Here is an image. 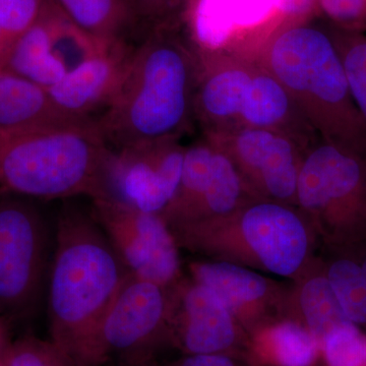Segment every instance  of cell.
<instances>
[{
  "instance_id": "4dcf8cb0",
  "label": "cell",
  "mask_w": 366,
  "mask_h": 366,
  "mask_svg": "<svg viewBox=\"0 0 366 366\" xmlns=\"http://www.w3.org/2000/svg\"><path fill=\"white\" fill-rule=\"evenodd\" d=\"M320 16L347 31L366 30V0H317Z\"/></svg>"
},
{
  "instance_id": "2e32d148",
  "label": "cell",
  "mask_w": 366,
  "mask_h": 366,
  "mask_svg": "<svg viewBox=\"0 0 366 366\" xmlns=\"http://www.w3.org/2000/svg\"><path fill=\"white\" fill-rule=\"evenodd\" d=\"M282 0H192L184 18L190 37L204 50L237 38L264 40L281 23Z\"/></svg>"
},
{
  "instance_id": "7402d4cb",
  "label": "cell",
  "mask_w": 366,
  "mask_h": 366,
  "mask_svg": "<svg viewBox=\"0 0 366 366\" xmlns=\"http://www.w3.org/2000/svg\"><path fill=\"white\" fill-rule=\"evenodd\" d=\"M61 13L92 39L105 45L134 35L129 0H53Z\"/></svg>"
},
{
  "instance_id": "ffe728a7",
  "label": "cell",
  "mask_w": 366,
  "mask_h": 366,
  "mask_svg": "<svg viewBox=\"0 0 366 366\" xmlns=\"http://www.w3.org/2000/svg\"><path fill=\"white\" fill-rule=\"evenodd\" d=\"M247 355L254 366H315L320 345L300 320L285 317L249 333Z\"/></svg>"
},
{
  "instance_id": "4316f807",
  "label": "cell",
  "mask_w": 366,
  "mask_h": 366,
  "mask_svg": "<svg viewBox=\"0 0 366 366\" xmlns=\"http://www.w3.org/2000/svg\"><path fill=\"white\" fill-rule=\"evenodd\" d=\"M51 0H0V66Z\"/></svg>"
},
{
  "instance_id": "8992f818",
  "label": "cell",
  "mask_w": 366,
  "mask_h": 366,
  "mask_svg": "<svg viewBox=\"0 0 366 366\" xmlns=\"http://www.w3.org/2000/svg\"><path fill=\"white\" fill-rule=\"evenodd\" d=\"M296 206L333 245L366 236V154L319 139L301 163Z\"/></svg>"
},
{
  "instance_id": "1f68e13d",
  "label": "cell",
  "mask_w": 366,
  "mask_h": 366,
  "mask_svg": "<svg viewBox=\"0 0 366 366\" xmlns=\"http://www.w3.org/2000/svg\"><path fill=\"white\" fill-rule=\"evenodd\" d=\"M168 366H254L245 354H190Z\"/></svg>"
},
{
  "instance_id": "83f0119b",
  "label": "cell",
  "mask_w": 366,
  "mask_h": 366,
  "mask_svg": "<svg viewBox=\"0 0 366 366\" xmlns=\"http://www.w3.org/2000/svg\"><path fill=\"white\" fill-rule=\"evenodd\" d=\"M320 345L325 366H366V331L353 322L334 327Z\"/></svg>"
},
{
  "instance_id": "7c38bea8",
  "label": "cell",
  "mask_w": 366,
  "mask_h": 366,
  "mask_svg": "<svg viewBox=\"0 0 366 366\" xmlns=\"http://www.w3.org/2000/svg\"><path fill=\"white\" fill-rule=\"evenodd\" d=\"M107 46L81 32L51 0L2 67L48 90L81 60Z\"/></svg>"
},
{
  "instance_id": "484cf974",
  "label": "cell",
  "mask_w": 366,
  "mask_h": 366,
  "mask_svg": "<svg viewBox=\"0 0 366 366\" xmlns=\"http://www.w3.org/2000/svg\"><path fill=\"white\" fill-rule=\"evenodd\" d=\"M329 25L340 53L354 102L366 124V36L362 32Z\"/></svg>"
},
{
  "instance_id": "9c48e42d",
  "label": "cell",
  "mask_w": 366,
  "mask_h": 366,
  "mask_svg": "<svg viewBox=\"0 0 366 366\" xmlns=\"http://www.w3.org/2000/svg\"><path fill=\"white\" fill-rule=\"evenodd\" d=\"M184 152L179 139L110 148L98 199L162 214L177 196Z\"/></svg>"
},
{
  "instance_id": "277c9868",
  "label": "cell",
  "mask_w": 366,
  "mask_h": 366,
  "mask_svg": "<svg viewBox=\"0 0 366 366\" xmlns=\"http://www.w3.org/2000/svg\"><path fill=\"white\" fill-rule=\"evenodd\" d=\"M178 247L257 272L298 279L317 237L297 207L254 197L227 216L170 228Z\"/></svg>"
},
{
  "instance_id": "e575fe53",
  "label": "cell",
  "mask_w": 366,
  "mask_h": 366,
  "mask_svg": "<svg viewBox=\"0 0 366 366\" xmlns=\"http://www.w3.org/2000/svg\"><path fill=\"white\" fill-rule=\"evenodd\" d=\"M358 262H360L361 268L363 269V271H365V273L366 274V254L365 257H362V259H361V261Z\"/></svg>"
},
{
  "instance_id": "f546056e",
  "label": "cell",
  "mask_w": 366,
  "mask_h": 366,
  "mask_svg": "<svg viewBox=\"0 0 366 366\" xmlns=\"http://www.w3.org/2000/svg\"><path fill=\"white\" fill-rule=\"evenodd\" d=\"M192 0H129L134 35L142 38L162 26L182 25Z\"/></svg>"
},
{
  "instance_id": "3957f363",
  "label": "cell",
  "mask_w": 366,
  "mask_h": 366,
  "mask_svg": "<svg viewBox=\"0 0 366 366\" xmlns=\"http://www.w3.org/2000/svg\"><path fill=\"white\" fill-rule=\"evenodd\" d=\"M257 54L255 61L285 86L320 139L366 154V124L330 25L280 23Z\"/></svg>"
},
{
  "instance_id": "74e56055",
  "label": "cell",
  "mask_w": 366,
  "mask_h": 366,
  "mask_svg": "<svg viewBox=\"0 0 366 366\" xmlns=\"http://www.w3.org/2000/svg\"><path fill=\"white\" fill-rule=\"evenodd\" d=\"M112 366H113V365H112Z\"/></svg>"
},
{
  "instance_id": "d590c367",
  "label": "cell",
  "mask_w": 366,
  "mask_h": 366,
  "mask_svg": "<svg viewBox=\"0 0 366 366\" xmlns=\"http://www.w3.org/2000/svg\"><path fill=\"white\" fill-rule=\"evenodd\" d=\"M136 366H159V365H155V363H154L153 360H150V361H147V362L141 363V365H136Z\"/></svg>"
},
{
  "instance_id": "603a6c76",
  "label": "cell",
  "mask_w": 366,
  "mask_h": 366,
  "mask_svg": "<svg viewBox=\"0 0 366 366\" xmlns=\"http://www.w3.org/2000/svg\"><path fill=\"white\" fill-rule=\"evenodd\" d=\"M214 154L215 147L204 136L185 148L177 196L161 214L169 228L189 223L196 215L211 182Z\"/></svg>"
},
{
  "instance_id": "5bb4252c",
  "label": "cell",
  "mask_w": 366,
  "mask_h": 366,
  "mask_svg": "<svg viewBox=\"0 0 366 366\" xmlns=\"http://www.w3.org/2000/svg\"><path fill=\"white\" fill-rule=\"evenodd\" d=\"M192 279L215 293L247 334L288 317L291 293L259 272L223 261L190 264Z\"/></svg>"
},
{
  "instance_id": "836d02e7",
  "label": "cell",
  "mask_w": 366,
  "mask_h": 366,
  "mask_svg": "<svg viewBox=\"0 0 366 366\" xmlns=\"http://www.w3.org/2000/svg\"><path fill=\"white\" fill-rule=\"evenodd\" d=\"M13 341L9 337V329L6 320L0 315V365H4L6 360L7 352H9V347H11Z\"/></svg>"
},
{
  "instance_id": "9a60e30c",
  "label": "cell",
  "mask_w": 366,
  "mask_h": 366,
  "mask_svg": "<svg viewBox=\"0 0 366 366\" xmlns=\"http://www.w3.org/2000/svg\"><path fill=\"white\" fill-rule=\"evenodd\" d=\"M199 52L194 120L204 134L240 127V113L257 62L224 49Z\"/></svg>"
},
{
  "instance_id": "52a82bcc",
  "label": "cell",
  "mask_w": 366,
  "mask_h": 366,
  "mask_svg": "<svg viewBox=\"0 0 366 366\" xmlns=\"http://www.w3.org/2000/svg\"><path fill=\"white\" fill-rule=\"evenodd\" d=\"M170 344L169 288L127 274L99 327L96 363L117 358L119 366L153 360Z\"/></svg>"
},
{
  "instance_id": "30bf717a",
  "label": "cell",
  "mask_w": 366,
  "mask_h": 366,
  "mask_svg": "<svg viewBox=\"0 0 366 366\" xmlns=\"http://www.w3.org/2000/svg\"><path fill=\"white\" fill-rule=\"evenodd\" d=\"M92 204V215L129 274L165 288L182 279L179 247L161 214L112 199H93Z\"/></svg>"
},
{
  "instance_id": "d6986e66",
  "label": "cell",
  "mask_w": 366,
  "mask_h": 366,
  "mask_svg": "<svg viewBox=\"0 0 366 366\" xmlns=\"http://www.w3.org/2000/svg\"><path fill=\"white\" fill-rule=\"evenodd\" d=\"M60 112L47 89L0 66V132L23 134L86 124Z\"/></svg>"
},
{
  "instance_id": "d4e9b609",
  "label": "cell",
  "mask_w": 366,
  "mask_h": 366,
  "mask_svg": "<svg viewBox=\"0 0 366 366\" xmlns=\"http://www.w3.org/2000/svg\"><path fill=\"white\" fill-rule=\"evenodd\" d=\"M322 269L347 319L366 331V274L360 262L339 257Z\"/></svg>"
},
{
  "instance_id": "8fae6325",
  "label": "cell",
  "mask_w": 366,
  "mask_h": 366,
  "mask_svg": "<svg viewBox=\"0 0 366 366\" xmlns=\"http://www.w3.org/2000/svg\"><path fill=\"white\" fill-rule=\"evenodd\" d=\"M204 136L227 154L252 196L297 207L298 175L307 150L300 142L242 125Z\"/></svg>"
},
{
  "instance_id": "ba28073f",
  "label": "cell",
  "mask_w": 366,
  "mask_h": 366,
  "mask_svg": "<svg viewBox=\"0 0 366 366\" xmlns=\"http://www.w3.org/2000/svg\"><path fill=\"white\" fill-rule=\"evenodd\" d=\"M47 264V230L39 211L23 199L0 197V315L33 314Z\"/></svg>"
},
{
  "instance_id": "44dd1931",
  "label": "cell",
  "mask_w": 366,
  "mask_h": 366,
  "mask_svg": "<svg viewBox=\"0 0 366 366\" xmlns=\"http://www.w3.org/2000/svg\"><path fill=\"white\" fill-rule=\"evenodd\" d=\"M305 272L290 297L288 317L300 320L320 343L334 327L349 322L322 269Z\"/></svg>"
},
{
  "instance_id": "f1b7e54d",
  "label": "cell",
  "mask_w": 366,
  "mask_h": 366,
  "mask_svg": "<svg viewBox=\"0 0 366 366\" xmlns=\"http://www.w3.org/2000/svg\"><path fill=\"white\" fill-rule=\"evenodd\" d=\"M4 366H86L52 340L24 336L11 343Z\"/></svg>"
},
{
  "instance_id": "8d00e7d4",
  "label": "cell",
  "mask_w": 366,
  "mask_h": 366,
  "mask_svg": "<svg viewBox=\"0 0 366 366\" xmlns=\"http://www.w3.org/2000/svg\"><path fill=\"white\" fill-rule=\"evenodd\" d=\"M0 366H4V365H0Z\"/></svg>"
},
{
  "instance_id": "e0dca14e",
  "label": "cell",
  "mask_w": 366,
  "mask_h": 366,
  "mask_svg": "<svg viewBox=\"0 0 366 366\" xmlns=\"http://www.w3.org/2000/svg\"><path fill=\"white\" fill-rule=\"evenodd\" d=\"M132 46L115 43L81 60L66 76L48 89L60 112L78 120H95L92 113L106 109L114 97Z\"/></svg>"
},
{
  "instance_id": "5b68a950",
  "label": "cell",
  "mask_w": 366,
  "mask_h": 366,
  "mask_svg": "<svg viewBox=\"0 0 366 366\" xmlns=\"http://www.w3.org/2000/svg\"><path fill=\"white\" fill-rule=\"evenodd\" d=\"M110 147L95 120L45 131L0 132V192L38 199L101 194Z\"/></svg>"
},
{
  "instance_id": "d6a6232c",
  "label": "cell",
  "mask_w": 366,
  "mask_h": 366,
  "mask_svg": "<svg viewBox=\"0 0 366 366\" xmlns=\"http://www.w3.org/2000/svg\"><path fill=\"white\" fill-rule=\"evenodd\" d=\"M317 16V0H282V23L315 20Z\"/></svg>"
},
{
  "instance_id": "4fadbf2b",
  "label": "cell",
  "mask_w": 366,
  "mask_h": 366,
  "mask_svg": "<svg viewBox=\"0 0 366 366\" xmlns=\"http://www.w3.org/2000/svg\"><path fill=\"white\" fill-rule=\"evenodd\" d=\"M169 296L170 344L185 355H247L249 334L215 293L192 279H180Z\"/></svg>"
},
{
  "instance_id": "ac0fdd59",
  "label": "cell",
  "mask_w": 366,
  "mask_h": 366,
  "mask_svg": "<svg viewBox=\"0 0 366 366\" xmlns=\"http://www.w3.org/2000/svg\"><path fill=\"white\" fill-rule=\"evenodd\" d=\"M239 122L242 127L281 132L307 149L320 137L285 86L257 62Z\"/></svg>"
},
{
  "instance_id": "6da1fadb",
  "label": "cell",
  "mask_w": 366,
  "mask_h": 366,
  "mask_svg": "<svg viewBox=\"0 0 366 366\" xmlns=\"http://www.w3.org/2000/svg\"><path fill=\"white\" fill-rule=\"evenodd\" d=\"M199 64V49L183 24L139 39L114 97L95 119L108 146L179 139L194 120Z\"/></svg>"
},
{
  "instance_id": "7a4b0ae2",
  "label": "cell",
  "mask_w": 366,
  "mask_h": 366,
  "mask_svg": "<svg viewBox=\"0 0 366 366\" xmlns=\"http://www.w3.org/2000/svg\"><path fill=\"white\" fill-rule=\"evenodd\" d=\"M129 272L92 213L60 211L48 285L51 340L86 366L96 363L101 320Z\"/></svg>"
},
{
  "instance_id": "cb8c5ba5",
  "label": "cell",
  "mask_w": 366,
  "mask_h": 366,
  "mask_svg": "<svg viewBox=\"0 0 366 366\" xmlns=\"http://www.w3.org/2000/svg\"><path fill=\"white\" fill-rule=\"evenodd\" d=\"M213 144L215 154L211 182L196 215L189 223L227 216L254 197L233 161L222 149Z\"/></svg>"
}]
</instances>
